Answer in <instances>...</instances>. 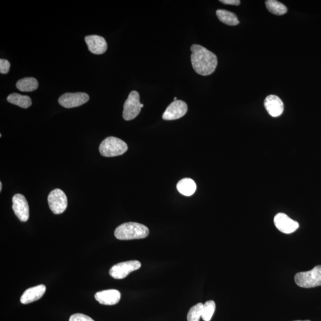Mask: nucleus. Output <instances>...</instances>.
Masks as SVG:
<instances>
[{
	"mask_svg": "<svg viewBox=\"0 0 321 321\" xmlns=\"http://www.w3.org/2000/svg\"><path fill=\"white\" fill-rule=\"evenodd\" d=\"M89 100V95L84 92L76 93H66L58 99V103L67 109L77 107L87 103Z\"/></svg>",
	"mask_w": 321,
	"mask_h": 321,
	"instance_id": "nucleus-8",
	"label": "nucleus"
},
{
	"mask_svg": "<svg viewBox=\"0 0 321 321\" xmlns=\"http://www.w3.org/2000/svg\"><path fill=\"white\" fill-rule=\"evenodd\" d=\"M216 305L214 301H208L203 304L202 318L205 321H211L215 311Z\"/></svg>",
	"mask_w": 321,
	"mask_h": 321,
	"instance_id": "nucleus-21",
	"label": "nucleus"
},
{
	"mask_svg": "<svg viewBox=\"0 0 321 321\" xmlns=\"http://www.w3.org/2000/svg\"><path fill=\"white\" fill-rule=\"evenodd\" d=\"M188 110L187 105L181 100L174 101L163 113L162 118L165 120H173L180 119L186 114Z\"/></svg>",
	"mask_w": 321,
	"mask_h": 321,
	"instance_id": "nucleus-10",
	"label": "nucleus"
},
{
	"mask_svg": "<svg viewBox=\"0 0 321 321\" xmlns=\"http://www.w3.org/2000/svg\"><path fill=\"white\" fill-rule=\"evenodd\" d=\"M140 95L137 91H132L123 106V117L125 120L134 119L140 114L144 104L140 101Z\"/></svg>",
	"mask_w": 321,
	"mask_h": 321,
	"instance_id": "nucleus-5",
	"label": "nucleus"
},
{
	"mask_svg": "<svg viewBox=\"0 0 321 321\" xmlns=\"http://www.w3.org/2000/svg\"><path fill=\"white\" fill-rule=\"evenodd\" d=\"M141 264L138 261H129L120 262L110 268L109 274L114 279H123L133 271L140 269Z\"/></svg>",
	"mask_w": 321,
	"mask_h": 321,
	"instance_id": "nucleus-6",
	"label": "nucleus"
},
{
	"mask_svg": "<svg viewBox=\"0 0 321 321\" xmlns=\"http://www.w3.org/2000/svg\"><path fill=\"white\" fill-rule=\"evenodd\" d=\"M13 209L15 214L21 222H26L29 218V206L25 197L22 194H15L13 198Z\"/></svg>",
	"mask_w": 321,
	"mask_h": 321,
	"instance_id": "nucleus-9",
	"label": "nucleus"
},
{
	"mask_svg": "<svg viewBox=\"0 0 321 321\" xmlns=\"http://www.w3.org/2000/svg\"><path fill=\"white\" fill-rule=\"evenodd\" d=\"M1 137H2V135L0 134V138H1Z\"/></svg>",
	"mask_w": 321,
	"mask_h": 321,
	"instance_id": "nucleus-29",
	"label": "nucleus"
},
{
	"mask_svg": "<svg viewBox=\"0 0 321 321\" xmlns=\"http://www.w3.org/2000/svg\"><path fill=\"white\" fill-rule=\"evenodd\" d=\"M274 223L277 229L285 234H291L298 229V222L292 220L283 213H279L274 218Z\"/></svg>",
	"mask_w": 321,
	"mask_h": 321,
	"instance_id": "nucleus-11",
	"label": "nucleus"
},
{
	"mask_svg": "<svg viewBox=\"0 0 321 321\" xmlns=\"http://www.w3.org/2000/svg\"><path fill=\"white\" fill-rule=\"evenodd\" d=\"M38 80L34 78H26L18 80L16 83L17 88L22 92H32L38 89Z\"/></svg>",
	"mask_w": 321,
	"mask_h": 321,
	"instance_id": "nucleus-19",
	"label": "nucleus"
},
{
	"mask_svg": "<svg viewBox=\"0 0 321 321\" xmlns=\"http://www.w3.org/2000/svg\"><path fill=\"white\" fill-rule=\"evenodd\" d=\"M265 5L270 13L276 16H283L288 11L286 6L276 0H268L265 1Z\"/></svg>",
	"mask_w": 321,
	"mask_h": 321,
	"instance_id": "nucleus-20",
	"label": "nucleus"
},
{
	"mask_svg": "<svg viewBox=\"0 0 321 321\" xmlns=\"http://www.w3.org/2000/svg\"><path fill=\"white\" fill-rule=\"evenodd\" d=\"M177 97H175V98H174V101H177Z\"/></svg>",
	"mask_w": 321,
	"mask_h": 321,
	"instance_id": "nucleus-28",
	"label": "nucleus"
},
{
	"mask_svg": "<svg viewBox=\"0 0 321 321\" xmlns=\"http://www.w3.org/2000/svg\"><path fill=\"white\" fill-rule=\"evenodd\" d=\"M203 307L202 303H198L191 308L187 314V321H199L202 316Z\"/></svg>",
	"mask_w": 321,
	"mask_h": 321,
	"instance_id": "nucleus-22",
	"label": "nucleus"
},
{
	"mask_svg": "<svg viewBox=\"0 0 321 321\" xmlns=\"http://www.w3.org/2000/svg\"><path fill=\"white\" fill-rule=\"evenodd\" d=\"M69 321H95L90 317L83 314H75L70 317Z\"/></svg>",
	"mask_w": 321,
	"mask_h": 321,
	"instance_id": "nucleus-23",
	"label": "nucleus"
},
{
	"mask_svg": "<svg viewBox=\"0 0 321 321\" xmlns=\"http://www.w3.org/2000/svg\"><path fill=\"white\" fill-rule=\"evenodd\" d=\"M9 103L17 105L23 109H27L32 106V100L27 95H22L17 93L11 94L7 97Z\"/></svg>",
	"mask_w": 321,
	"mask_h": 321,
	"instance_id": "nucleus-17",
	"label": "nucleus"
},
{
	"mask_svg": "<svg viewBox=\"0 0 321 321\" xmlns=\"http://www.w3.org/2000/svg\"><path fill=\"white\" fill-rule=\"evenodd\" d=\"M85 41L89 50L92 53L100 55L107 51V44L103 37L98 35L87 36L85 37Z\"/></svg>",
	"mask_w": 321,
	"mask_h": 321,
	"instance_id": "nucleus-12",
	"label": "nucleus"
},
{
	"mask_svg": "<svg viewBox=\"0 0 321 321\" xmlns=\"http://www.w3.org/2000/svg\"><path fill=\"white\" fill-rule=\"evenodd\" d=\"M179 192L184 196H191L196 190V184L192 179L184 178L178 182L177 186Z\"/></svg>",
	"mask_w": 321,
	"mask_h": 321,
	"instance_id": "nucleus-16",
	"label": "nucleus"
},
{
	"mask_svg": "<svg viewBox=\"0 0 321 321\" xmlns=\"http://www.w3.org/2000/svg\"><path fill=\"white\" fill-rule=\"evenodd\" d=\"M310 321V320H305V321L298 320V321Z\"/></svg>",
	"mask_w": 321,
	"mask_h": 321,
	"instance_id": "nucleus-27",
	"label": "nucleus"
},
{
	"mask_svg": "<svg viewBox=\"0 0 321 321\" xmlns=\"http://www.w3.org/2000/svg\"><path fill=\"white\" fill-rule=\"evenodd\" d=\"M216 14H217L218 19L227 25L234 26L238 25L239 24V21L236 15L230 11L218 10Z\"/></svg>",
	"mask_w": 321,
	"mask_h": 321,
	"instance_id": "nucleus-18",
	"label": "nucleus"
},
{
	"mask_svg": "<svg viewBox=\"0 0 321 321\" xmlns=\"http://www.w3.org/2000/svg\"><path fill=\"white\" fill-rule=\"evenodd\" d=\"M49 208L54 214H62L67 207V198L63 192L60 189H55L49 193L48 197Z\"/></svg>",
	"mask_w": 321,
	"mask_h": 321,
	"instance_id": "nucleus-7",
	"label": "nucleus"
},
{
	"mask_svg": "<svg viewBox=\"0 0 321 321\" xmlns=\"http://www.w3.org/2000/svg\"><path fill=\"white\" fill-rule=\"evenodd\" d=\"M220 2L223 4L231 5H239L240 1L239 0H220Z\"/></svg>",
	"mask_w": 321,
	"mask_h": 321,
	"instance_id": "nucleus-25",
	"label": "nucleus"
},
{
	"mask_svg": "<svg viewBox=\"0 0 321 321\" xmlns=\"http://www.w3.org/2000/svg\"><path fill=\"white\" fill-rule=\"evenodd\" d=\"M192 66L195 72L202 76H209L215 72L218 65L217 57L208 49L199 45L191 47Z\"/></svg>",
	"mask_w": 321,
	"mask_h": 321,
	"instance_id": "nucleus-1",
	"label": "nucleus"
},
{
	"mask_svg": "<svg viewBox=\"0 0 321 321\" xmlns=\"http://www.w3.org/2000/svg\"><path fill=\"white\" fill-rule=\"evenodd\" d=\"M46 292V286L40 285L33 288L27 289L23 293L20 298V302L23 304H28L39 300Z\"/></svg>",
	"mask_w": 321,
	"mask_h": 321,
	"instance_id": "nucleus-15",
	"label": "nucleus"
},
{
	"mask_svg": "<svg viewBox=\"0 0 321 321\" xmlns=\"http://www.w3.org/2000/svg\"><path fill=\"white\" fill-rule=\"evenodd\" d=\"M128 148V145L124 141L118 138L110 137L102 142L99 150L102 156L111 157L122 155Z\"/></svg>",
	"mask_w": 321,
	"mask_h": 321,
	"instance_id": "nucleus-3",
	"label": "nucleus"
},
{
	"mask_svg": "<svg viewBox=\"0 0 321 321\" xmlns=\"http://www.w3.org/2000/svg\"><path fill=\"white\" fill-rule=\"evenodd\" d=\"M10 63L7 60H0V72L1 74H7L10 69Z\"/></svg>",
	"mask_w": 321,
	"mask_h": 321,
	"instance_id": "nucleus-24",
	"label": "nucleus"
},
{
	"mask_svg": "<svg viewBox=\"0 0 321 321\" xmlns=\"http://www.w3.org/2000/svg\"><path fill=\"white\" fill-rule=\"evenodd\" d=\"M264 106L270 115L277 117L282 115L284 111V104L277 95H268L264 101Z\"/></svg>",
	"mask_w": 321,
	"mask_h": 321,
	"instance_id": "nucleus-13",
	"label": "nucleus"
},
{
	"mask_svg": "<svg viewBox=\"0 0 321 321\" xmlns=\"http://www.w3.org/2000/svg\"><path fill=\"white\" fill-rule=\"evenodd\" d=\"M121 298L119 290L116 289L105 290L95 293V299L99 303L106 305L117 304Z\"/></svg>",
	"mask_w": 321,
	"mask_h": 321,
	"instance_id": "nucleus-14",
	"label": "nucleus"
},
{
	"mask_svg": "<svg viewBox=\"0 0 321 321\" xmlns=\"http://www.w3.org/2000/svg\"><path fill=\"white\" fill-rule=\"evenodd\" d=\"M295 281L296 285L303 288L321 286V265H317L310 271L296 274Z\"/></svg>",
	"mask_w": 321,
	"mask_h": 321,
	"instance_id": "nucleus-4",
	"label": "nucleus"
},
{
	"mask_svg": "<svg viewBox=\"0 0 321 321\" xmlns=\"http://www.w3.org/2000/svg\"><path fill=\"white\" fill-rule=\"evenodd\" d=\"M148 234L149 230L145 225L132 222L119 225L114 231L116 238L122 240L144 239Z\"/></svg>",
	"mask_w": 321,
	"mask_h": 321,
	"instance_id": "nucleus-2",
	"label": "nucleus"
},
{
	"mask_svg": "<svg viewBox=\"0 0 321 321\" xmlns=\"http://www.w3.org/2000/svg\"><path fill=\"white\" fill-rule=\"evenodd\" d=\"M2 184L1 182H0V192H1V191H2Z\"/></svg>",
	"mask_w": 321,
	"mask_h": 321,
	"instance_id": "nucleus-26",
	"label": "nucleus"
}]
</instances>
